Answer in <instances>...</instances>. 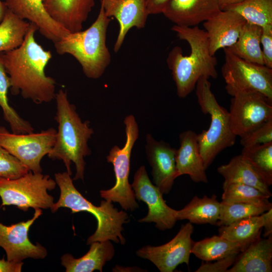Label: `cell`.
Masks as SVG:
<instances>
[{"mask_svg": "<svg viewBox=\"0 0 272 272\" xmlns=\"http://www.w3.org/2000/svg\"><path fill=\"white\" fill-rule=\"evenodd\" d=\"M42 214L41 209H36L33 217L26 221L10 226L0 223V247L5 251L7 259L19 261L28 258L43 259L47 256L44 247L38 243L33 244L28 238L30 227Z\"/></svg>", "mask_w": 272, "mask_h": 272, "instance_id": "cell-14", "label": "cell"}, {"mask_svg": "<svg viewBox=\"0 0 272 272\" xmlns=\"http://www.w3.org/2000/svg\"><path fill=\"white\" fill-rule=\"evenodd\" d=\"M125 143L122 148L114 146L107 156V161L113 166L115 183L111 188L101 190V197L106 200L118 202L125 210L133 211L139 208L134 191L128 178L130 156L132 148L139 136V129L134 116L128 115L123 120Z\"/></svg>", "mask_w": 272, "mask_h": 272, "instance_id": "cell-7", "label": "cell"}, {"mask_svg": "<svg viewBox=\"0 0 272 272\" xmlns=\"http://www.w3.org/2000/svg\"><path fill=\"white\" fill-rule=\"evenodd\" d=\"M260 43L264 65L272 69V26L261 28Z\"/></svg>", "mask_w": 272, "mask_h": 272, "instance_id": "cell-38", "label": "cell"}, {"mask_svg": "<svg viewBox=\"0 0 272 272\" xmlns=\"http://www.w3.org/2000/svg\"><path fill=\"white\" fill-rule=\"evenodd\" d=\"M7 9L5 2L0 0V23L3 19Z\"/></svg>", "mask_w": 272, "mask_h": 272, "instance_id": "cell-43", "label": "cell"}, {"mask_svg": "<svg viewBox=\"0 0 272 272\" xmlns=\"http://www.w3.org/2000/svg\"><path fill=\"white\" fill-rule=\"evenodd\" d=\"M169 0H146L149 15L162 13L163 9Z\"/></svg>", "mask_w": 272, "mask_h": 272, "instance_id": "cell-40", "label": "cell"}, {"mask_svg": "<svg viewBox=\"0 0 272 272\" xmlns=\"http://www.w3.org/2000/svg\"><path fill=\"white\" fill-rule=\"evenodd\" d=\"M262 28L246 22L237 41L227 48L234 55L247 61L264 65L260 39Z\"/></svg>", "mask_w": 272, "mask_h": 272, "instance_id": "cell-26", "label": "cell"}, {"mask_svg": "<svg viewBox=\"0 0 272 272\" xmlns=\"http://www.w3.org/2000/svg\"><path fill=\"white\" fill-rule=\"evenodd\" d=\"M247 246L229 240L219 235H214L194 242L191 253L203 261H212L238 254Z\"/></svg>", "mask_w": 272, "mask_h": 272, "instance_id": "cell-27", "label": "cell"}, {"mask_svg": "<svg viewBox=\"0 0 272 272\" xmlns=\"http://www.w3.org/2000/svg\"><path fill=\"white\" fill-rule=\"evenodd\" d=\"M10 78L8 75L4 64L2 52H0V107L4 118L15 133H28L34 132L31 124L25 120L10 106L9 103L8 92L11 88Z\"/></svg>", "mask_w": 272, "mask_h": 272, "instance_id": "cell-29", "label": "cell"}, {"mask_svg": "<svg viewBox=\"0 0 272 272\" xmlns=\"http://www.w3.org/2000/svg\"><path fill=\"white\" fill-rule=\"evenodd\" d=\"M88 252L83 256L76 258L66 253L61 257V263L66 272L102 271L106 262L113 257L115 250L110 240L92 243Z\"/></svg>", "mask_w": 272, "mask_h": 272, "instance_id": "cell-23", "label": "cell"}, {"mask_svg": "<svg viewBox=\"0 0 272 272\" xmlns=\"http://www.w3.org/2000/svg\"><path fill=\"white\" fill-rule=\"evenodd\" d=\"M272 142V119L240 138L243 147H249Z\"/></svg>", "mask_w": 272, "mask_h": 272, "instance_id": "cell-36", "label": "cell"}, {"mask_svg": "<svg viewBox=\"0 0 272 272\" xmlns=\"http://www.w3.org/2000/svg\"><path fill=\"white\" fill-rule=\"evenodd\" d=\"M37 30V26L30 22L22 44L16 49L2 52V55L10 78L12 94H21L24 98L39 104L55 98L56 82L45 73L52 54L36 41Z\"/></svg>", "mask_w": 272, "mask_h": 272, "instance_id": "cell-1", "label": "cell"}, {"mask_svg": "<svg viewBox=\"0 0 272 272\" xmlns=\"http://www.w3.org/2000/svg\"><path fill=\"white\" fill-rule=\"evenodd\" d=\"M223 10L234 11L247 23L261 28L272 26V0H243Z\"/></svg>", "mask_w": 272, "mask_h": 272, "instance_id": "cell-31", "label": "cell"}, {"mask_svg": "<svg viewBox=\"0 0 272 272\" xmlns=\"http://www.w3.org/2000/svg\"><path fill=\"white\" fill-rule=\"evenodd\" d=\"M131 185L135 199L145 202L148 208L147 216L139 222L154 223L161 231L172 228L177 221V210L166 204L162 192L150 179L145 166L142 165L135 172Z\"/></svg>", "mask_w": 272, "mask_h": 272, "instance_id": "cell-13", "label": "cell"}, {"mask_svg": "<svg viewBox=\"0 0 272 272\" xmlns=\"http://www.w3.org/2000/svg\"><path fill=\"white\" fill-rule=\"evenodd\" d=\"M180 147L176 149L175 163L177 177L188 175L192 181L207 183L208 178L200 154L197 134L191 130L179 134Z\"/></svg>", "mask_w": 272, "mask_h": 272, "instance_id": "cell-20", "label": "cell"}, {"mask_svg": "<svg viewBox=\"0 0 272 272\" xmlns=\"http://www.w3.org/2000/svg\"><path fill=\"white\" fill-rule=\"evenodd\" d=\"M67 172L54 174L55 181L59 187L60 196L50 208L55 213L60 208L71 209V213L87 212L94 216L97 221V229L87 240L90 245L96 241L112 240L124 244L125 239L121 234L122 225L129 221L127 214L119 211L111 202L102 200L99 206H96L86 199L75 187L73 179Z\"/></svg>", "mask_w": 272, "mask_h": 272, "instance_id": "cell-4", "label": "cell"}, {"mask_svg": "<svg viewBox=\"0 0 272 272\" xmlns=\"http://www.w3.org/2000/svg\"><path fill=\"white\" fill-rule=\"evenodd\" d=\"M171 30L179 39L186 41L190 47L189 55H184L181 48L175 46L169 52L166 59L176 85L177 96L184 98L195 88L200 78H217V60L210 53L205 30L197 26L185 27L176 25Z\"/></svg>", "mask_w": 272, "mask_h": 272, "instance_id": "cell-2", "label": "cell"}, {"mask_svg": "<svg viewBox=\"0 0 272 272\" xmlns=\"http://www.w3.org/2000/svg\"><path fill=\"white\" fill-rule=\"evenodd\" d=\"M272 235L259 237L237 255L227 272H271Z\"/></svg>", "mask_w": 272, "mask_h": 272, "instance_id": "cell-22", "label": "cell"}, {"mask_svg": "<svg viewBox=\"0 0 272 272\" xmlns=\"http://www.w3.org/2000/svg\"><path fill=\"white\" fill-rule=\"evenodd\" d=\"M240 154L265 183L271 185L272 142L243 147Z\"/></svg>", "mask_w": 272, "mask_h": 272, "instance_id": "cell-32", "label": "cell"}, {"mask_svg": "<svg viewBox=\"0 0 272 272\" xmlns=\"http://www.w3.org/2000/svg\"><path fill=\"white\" fill-rule=\"evenodd\" d=\"M220 11L219 0H169L162 14L176 25L194 27Z\"/></svg>", "mask_w": 272, "mask_h": 272, "instance_id": "cell-18", "label": "cell"}, {"mask_svg": "<svg viewBox=\"0 0 272 272\" xmlns=\"http://www.w3.org/2000/svg\"><path fill=\"white\" fill-rule=\"evenodd\" d=\"M224 178L223 186L230 183H241L253 186L271 197L269 187L241 154L217 168Z\"/></svg>", "mask_w": 272, "mask_h": 272, "instance_id": "cell-24", "label": "cell"}, {"mask_svg": "<svg viewBox=\"0 0 272 272\" xmlns=\"http://www.w3.org/2000/svg\"><path fill=\"white\" fill-rule=\"evenodd\" d=\"M263 219V237L272 235V208L261 214Z\"/></svg>", "mask_w": 272, "mask_h": 272, "instance_id": "cell-41", "label": "cell"}, {"mask_svg": "<svg viewBox=\"0 0 272 272\" xmlns=\"http://www.w3.org/2000/svg\"><path fill=\"white\" fill-rule=\"evenodd\" d=\"M44 0H5L7 9L20 18L35 24L41 34L53 43L69 32L47 13Z\"/></svg>", "mask_w": 272, "mask_h": 272, "instance_id": "cell-19", "label": "cell"}, {"mask_svg": "<svg viewBox=\"0 0 272 272\" xmlns=\"http://www.w3.org/2000/svg\"><path fill=\"white\" fill-rule=\"evenodd\" d=\"M30 22H26L7 9L0 23V52L19 47L28 31Z\"/></svg>", "mask_w": 272, "mask_h": 272, "instance_id": "cell-30", "label": "cell"}, {"mask_svg": "<svg viewBox=\"0 0 272 272\" xmlns=\"http://www.w3.org/2000/svg\"><path fill=\"white\" fill-rule=\"evenodd\" d=\"M243 0H219L221 10H223L226 7L238 4Z\"/></svg>", "mask_w": 272, "mask_h": 272, "instance_id": "cell-42", "label": "cell"}, {"mask_svg": "<svg viewBox=\"0 0 272 272\" xmlns=\"http://www.w3.org/2000/svg\"><path fill=\"white\" fill-rule=\"evenodd\" d=\"M238 254L230 255L225 258L217 260L216 262L203 261L195 272H227L232 265Z\"/></svg>", "mask_w": 272, "mask_h": 272, "instance_id": "cell-37", "label": "cell"}, {"mask_svg": "<svg viewBox=\"0 0 272 272\" xmlns=\"http://www.w3.org/2000/svg\"><path fill=\"white\" fill-rule=\"evenodd\" d=\"M270 208H272L270 202L251 203L221 201L220 216L216 225L225 226L242 219L259 216Z\"/></svg>", "mask_w": 272, "mask_h": 272, "instance_id": "cell-33", "label": "cell"}, {"mask_svg": "<svg viewBox=\"0 0 272 272\" xmlns=\"http://www.w3.org/2000/svg\"><path fill=\"white\" fill-rule=\"evenodd\" d=\"M231 99L229 119L235 135L241 138L272 119V101L256 92L235 93Z\"/></svg>", "mask_w": 272, "mask_h": 272, "instance_id": "cell-11", "label": "cell"}, {"mask_svg": "<svg viewBox=\"0 0 272 272\" xmlns=\"http://www.w3.org/2000/svg\"><path fill=\"white\" fill-rule=\"evenodd\" d=\"M222 201L227 202L264 203L269 196L259 189L246 184L230 183L223 186Z\"/></svg>", "mask_w": 272, "mask_h": 272, "instance_id": "cell-34", "label": "cell"}, {"mask_svg": "<svg viewBox=\"0 0 272 272\" xmlns=\"http://www.w3.org/2000/svg\"><path fill=\"white\" fill-rule=\"evenodd\" d=\"M246 22L240 15L230 10H221L203 22L211 55L215 56L219 49L233 45Z\"/></svg>", "mask_w": 272, "mask_h": 272, "instance_id": "cell-16", "label": "cell"}, {"mask_svg": "<svg viewBox=\"0 0 272 272\" xmlns=\"http://www.w3.org/2000/svg\"><path fill=\"white\" fill-rule=\"evenodd\" d=\"M106 16L114 17L118 22L119 29L114 45V51L120 49L125 36L133 27L142 29L145 27L149 15L146 0H114L104 3Z\"/></svg>", "mask_w": 272, "mask_h": 272, "instance_id": "cell-17", "label": "cell"}, {"mask_svg": "<svg viewBox=\"0 0 272 272\" xmlns=\"http://www.w3.org/2000/svg\"><path fill=\"white\" fill-rule=\"evenodd\" d=\"M110 20L101 3L96 20L88 29L69 33L54 43L56 52L60 55L69 54L74 57L87 78H99L111 59L106 42Z\"/></svg>", "mask_w": 272, "mask_h": 272, "instance_id": "cell-5", "label": "cell"}, {"mask_svg": "<svg viewBox=\"0 0 272 272\" xmlns=\"http://www.w3.org/2000/svg\"><path fill=\"white\" fill-rule=\"evenodd\" d=\"M54 99L58 130L54 146L47 156L52 160L62 161L71 175V166L74 163L76 172L73 180H83L86 166L84 158L91 154L88 141L94 130L90 126L89 120L82 121L75 105L70 102L66 91L60 89Z\"/></svg>", "mask_w": 272, "mask_h": 272, "instance_id": "cell-3", "label": "cell"}, {"mask_svg": "<svg viewBox=\"0 0 272 272\" xmlns=\"http://www.w3.org/2000/svg\"><path fill=\"white\" fill-rule=\"evenodd\" d=\"M221 202L215 194L211 197L194 196L183 209L177 210L178 220H187L196 224H210L216 225L219 220Z\"/></svg>", "mask_w": 272, "mask_h": 272, "instance_id": "cell-25", "label": "cell"}, {"mask_svg": "<svg viewBox=\"0 0 272 272\" xmlns=\"http://www.w3.org/2000/svg\"><path fill=\"white\" fill-rule=\"evenodd\" d=\"M224 63L221 68L231 96L240 92H256L272 101V69L244 60L224 48Z\"/></svg>", "mask_w": 272, "mask_h": 272, "instance_id": "cell-9", "label": "cell"}, {"mask_svg": "<svg viewBox=\"0 0 272 272\" xmlns=\"http://www.w3.org/2000/svg\"><path fill=\"white\" fill-rule=\"evenodd\" d=\"M23 265L22 261L5 260L3 257L0 259V272H20Z\"/></svg>", "mask_w": 272, "mask_h": 272, "instance_id": "cell-39", "label": "cell"}, {"mask_svg": "<svg viewBox=\"0 0 272 272\" xmlns=\"http://www.w3.org/2000/svg\"><path fill=\"white\" fill-rule=\"evenodd\" d=\"M195 93L201 111L211 117L207 130L197 134V142L203 165L207 169L223 150L233 146L236 136L230 126L229 111L217 102L209 79L200 78Z\"/></svg>", "mask_w": 272, "mask_h": 272, "instance_id": "cell-6", "label": "cell"}, {"mask_svg": "<svg viewBox=\"0 0 272 272\" xmlns=\"http://www.w3.org/2000/svg\"><path fill=\"white\" fill-rule=\"evenodd\" d=\"M263 225L262 215L250 217L220 226L219 235L229 240L248 245L261 236Z\"/></svg>", "mask_w": 272, "mask_h": 272, "instance_id": "cell-28", "label": "cell"}, {"mask_svg": "<svg viewBox=\"0 0 272 272\" xmlns=\"http://www.w3.org/2000/svg\"><path fill=\"white\" fill-rule=\"evenodd\" d=\"M56 185L48 175L30 171L16 179L0 178L2 206H14L24 211L30 208L50 209L54 202L47 191L54 189Z\"/></svg>", "mask_w": 272, "mask_h": 272, "instance_id": "cell-8", "label": "cell"}, {"mask_svg": "<svg viewBox=\"0 0 272 272\" xmlns=\"http://www.w3.org/2000/svg\"><path fill=\"white\" fill-rule=\"evenodd\" d=\"M113 1H114V0H101V1H102L104 3L110 2H112Z\"/></svg>", "mask_w": 272, "mask_h": 272, "instance_id": "cell-44", "label": "cell"}, {"mask_svg": "<svg viewBox=\"0 0 272 272\" xmlns=\"http://www.w3.org/2000/svg\"><path fill=\"white\" fill-rule=\"evenodd\" d=\"M56 130L51 127L39 132L15 133L0 126V146L34 173L42 171L40 162L55 142Z\"/></svg>", "mask_w": 272, "mask_h": 272, "instance_id": "cell-10", "label": "cell"}, {"mask_svg": "<svg viewBox=\"0 0 272 272\" xmlns=\"http://www.w3.org/2000/svg\"><path fill=\"white\" fill-rule=\"evenodd\" d=\"M194 227L190 222L182 225L175 236L159 246L146 245L136 252L139 257L151 261L161 272H172L183 263L188 266L193 241Z\"/></svg>", "mask_w": 272, "mask_h": 272, "instance_id": "cell-12", "label": "cell"}, {"mask_svg": "<svg viewBox=\"0 0 272 272\" xmlns=\"http://www.w3.org/2000/svg\"><path fill=\"white\" fill-rule=\"evenodd\" d=\"M146 153L152 168L154 185L163 194H168L178 177L175 163L176 149L163 141L156 140L150 133L146 134Z\"/></svg>", "mask_w": 272, "mask_h": 272, "instance_id": "cell-15", "label": "cell"}, {"mask_svg": "<svg viewBox=\"0 0 272 272\" xmlns=\"http://www.w3.org/2000/svg\"><path fill=\"white\" fill-rule=\"evenodd\" d=\"M29 171L18 159L0 146V178L16 179Z\"/></svg>", "mask_w": 272, "mask_h": 272, "instance_id": "cell-35", "label": "cell"}, {"mask_svg": "<svg viewBox=\"0 0 272 272\" xmlns=\"http://www.w3.org/2000/svg\"><path fill=\"white\" fill-rule=\"evenodd\" d=\"M95 0H44V7L52 18L70 33L82 30Z\"/></svg>", "mask_w": 272, "mask_h": 272, "instance_id": "cell-21", "label": "cell"}]
</instances>
